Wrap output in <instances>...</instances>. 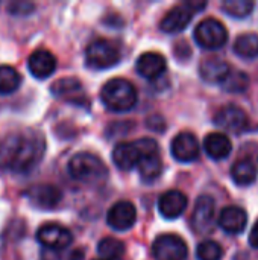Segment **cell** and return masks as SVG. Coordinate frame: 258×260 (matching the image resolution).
Returning a JSON list of instances; mask_svg holds the SVG:
<instances>
[{"mask_svg":"<svg viewBox=\"0 0 258 260\" xmlns=\"http://www.w3.org/2000/svg\"><path fill=\"white\" fill-rule=\"evenodd\" d=\"M44 139L35 131H18L0 140V168L15 174L32 171L43 158Z\"/></svg>","mask_w":258,"mask_h":260,"instance_id":"cell-1","label":"cell"},{"mask_svg":"<svg viewBox=\"0 0 258 260\" xmlns=\"http://www.w3.org/2000/svg\"><path fill=\"white\" fill-rule=\"evenodd\" d=\"M70 175L85 184H102L108 178L106 165L91 152H79L68 161Z\"/></svg>","mask_w":258,"mask_h":260,"instance_id":"cell-2","label":"cell"},{"mask_svg":"<svg viewBox=\"0 0 258 260\" xmlns=\"http://www.w3.org/2000/svg\"><path fill=\"white\" fill-rule=\"evenodd\" d=\"M100 99L108 110L116 113H123L135 107L137 90L128 79L114 78L102 87Z\"/></svg>","mask_w":258,"mask_h":260,"instance_id":"cell-3","label":"cell"},{"mask_svg":"<svg viewBox=\"0 0 258 260\" xmlns=\"http://www.w3.org/2000/svg\"><path fill=\"white\" fill-rule=\"evenodd\" d=\"M195 40L201 47L216 50L225 46L228 40V30L222 21L216 18H205L196 26Z\"/></svg>","mask_w":258,"mask_h":260,"instance_id":"cell-4","label":"cell"},{"mask_svg":"<svg viewBox=\"0 0 258 260\" xmlns=\"http://www.w3.org/2000/svg\"><path fill=\"white\" fill-rule=\"evenodd\" d=\"M85 59L88 67L103 70L116 66L120 59L119 49L108 40H94L85 50Z\"/></svg>","mask_w":258,"mask_h":260,"instance_id":"cell-5","label":"cell"},{"mask_svg":"<svg viewBox=\"0 0 258 260\" xmlns=\"http://www.w3.org/2000/svg\"><path fill=\"white\" fill-rule=\"evenodd\" d=\"M152 251L157 260H186L189 248L181 236L166 233L155 239Z\"/></svg>","mask_w":258,"mask_h":260,"instance_id":"cell-6","label":"cell"},{"mask_svg":"<svg viewBox=\"0 0 258 260\" xmlns=\"http://www.w3.org/2000/svg\"><path fill=\"white\" fill-rule=\"evenodd\" d=\"M143 148V157L138 163L140 177L144 181H154L163 171V161L158 152V145L154 139H140Z\"/></svg>","mask_w":258,"mask_h":260,"instance_id":"cell-7","label":"cell"},{"mask_svg":"<svg viewBox=\"0 0 258 260\" xmlns=\"http://www.w3.org/2000/svg\"><path fill=\"white\" fill-rule=\"evenodd\" d=\"M36 239L43 247L56 251V250L67 248L71 244L73 236L68 232V229L62 227L59 224H55V222H49L38 229Z\"/></svg>","mask_w":258,"mask_h":260,"instance_id":"cell-8","label":"cell"},{"mask_svg":"<svg viewBox=\"0 0 258 260\" xmlns=\"http://www.w3.org/2000/svg\"><path fill=\"white\" fill-rule=\"evenodd\" d=\"M214 123L227 131L242 133L248 128L249 119L243 108H240L239 105H234V104H228L216 113Z\"/></svg>","mask_w":258,"mask_h":260,"instance_id":"cell-9","label":"cell"},{"mask_svg":"<svg viewBox=\"0 0 258 260\" xmlns=\"http://www.w3.org/2000/svg\"><path fill=\"white\" fill-rule=\"evenodd\" d=\"M143 157V148L140 140L119 143L113 151V161L120 171H131L138 166Z\"/></svg>","mask_w":258,"mask_h":260,"instance_id":"cell-10","label":"cell"},{"mask_svg":"<svg viewBox=\"0 0 258 260\" xmlns=\"http://www.w3.org/2000/svg\"><path fill=\"white\" fill-rule=\"evenodd\" d=\"M216 213V203L211 197L202 195L198 198L192 216V225L198 233H207L213 229Z\"/></svg>","mask_w":258,"mask_h":260,"instance_id":"cell-11","label":"cell"},{"mask_svg":"<svg viewBox=\"0 0 258 260\" xmlns=\"http://www.w3.org/2000/svg\"><path fill=\"white\" fill-rule=\"evenodd\" d=\"M52 94L76 105H87V94L76 78H62L52 84Z\"/></svg>","mask_w":258,"mask_h":260,"instance_id":"cell-12","label":"cell"},{"mask_svg":"<svg viewBox=\"0 0 258 260\" xmlns=\"http://www.w3.org/2000/svg\"><path fill=\"white\" fill-rule=\"evenodd\" d=\"M108 225L117 232L129 230L137 219V210L131 201H119L108 212Z\"/></svg>","mask_w":258,"mask_h":260,"instance_id":"cell-13","label":"cell"},{"mask_svg":"<svg viewBox=\"0 0 258 260\" xmlns=\"http://www.w3.org/2000/svg\"><path fill=\"white\" fill-rule=\"evenodd\" d=\"M172 155L181 163L195 161L199 155V142L192 133H179L170 145Z\"/></svg>","mask_w":258,"mask_h":260,"instance_id":"cell-14","label":"cell"},{"mask_svg":"<svg viewBox=\"0 0 258 260\" xmlns=\"http://www.w3.org/2000/svg\"><path fill=\"white\" fill-rule=\"evenodd\" d=\"M26 197L33 206L40 209H53L59 204L62 193L53 184H36L26 192Z\"/></svg>","mask_w":258,"mask_h":260,"instance_id":"cell-15","label":"cell"},{"mask_svg":"<svg viewBox=\"0 0 258 260\" xmlns=\"http://www.w3.org/2000/svg\"><path fill=\"white\" fill-rule=\"evenodd\" d=\"M192 17H193V11L186 3L176 5L163 17L160 26L167 34H176V32L184 30L189 26V23L192 21Z\"/></svg>","mask_w":258,"mask_h":260,"instance_id":"cell-16","label":"cell"},{"mask_svg":"<svg viewBox=\"0 0 258 260\" xmlns=\"http://www.w3.org/2000/svg\"><path fill=\"white\" fill-rule=\"evenodd\" d=\"M219 227L228 235H240L248 224V215L243 209L236 206L225 207L217 219Z\"/></svg>","mask_w":258,"mask_h":260,"instance_id":"cell-17","label":"cell"},{"mask_svg":"<svg viewBox=\"0 0 258 260\" xmlns=\"http://www.w3.org/2000/svg\"><path fill=\"white\" fill-rule=\"evenodd\" d=\"M187 207V197L181 190H169L158 201V210L166 219L179 218Z\"/></svg>","mask_w":258,"mask_h":260,"instance_id":"cell-18","label":"cell"},{"mask_svg":"<svg viewBox=\"0 0 258 260\" xmlns=\"http://www.w3.org/2000/svg\"><path fill=\"white\" fill-rule=\"evenodd\" d=\"M201 76L210 84H224L231 73V67L225 59L220 58H207L201 62L199 67Z\"/></svg>","mask_w":258,"mask_h":260,"instance_id":"cell-19","label":"cell"},{"mask_svg":"<svg viewBox=\"0 0 258 260\" xmlns=\"http://www.w3.org/2000/svg\"><path fill=\"white\" fill-rule=\"evenodd\" d=\"M27 67H29V72L35 78L44 79V78H49L55 72V69H56V58L49 50L38 49V50H35L29 56Z\"/></svg>","mask_w":258,"mask_h":260,"instance_id":"cell-20","label":"cell"},{"mask_svg":"<svg viewBox=\"0 0 258 260\" xmlns=\"http://www.w3.org/2000/svg\"><path fill=\"white\" fill-rule=\"evenodd\" d=\"M166 70V58L157 52H146L137 59V72L148 79L160 78Z\"/></svg>","mask_w":258,"mask_h":260,"instance_id":"cell-21","label":"cell"},{"mask_svg":"<svg viewBox=\"0 0 258 260\" xmlns=\"http://www.w3.org/2000/svg\"><path fill=\"white\" fill-rule=\"evenodd\" d=\"M204 148H205V152L213 160H222V158H227L231 154L233 145H231V140H230V137L227 134L211 133V134H208L205 137Z\"/></svg>","mask_w":258,"mask_h":260,"instance_id":"cell-22","label":"cell"},{"mask_svg":"<svg viewBox=\"0 0 258 260\" xmlns=\"http://www.w3.org/2000/svg\"><path fill=\"white\" fill-rule=\"evenodd\" d=\"M257 166L248 158L236 161L231 168V177L239 186H251L257 180Z\"/></svg>","mask_w":258,"mask_h":260,"instance_id":"cell-23","label":"cell"},{"mask_svg":"<svg viewBox=\"0 0 258 260\" xmlns=\"http://www.w3.org/2000/svg\"><path fill=\"white\" fill-rule=\"evenodd\" d=\"M234 52L246 59H254L258 56V35L257 34H243L234 41Z\"/></svg>","mask_w":258,"mask_h":260,"instance_id":"cell-24","label":"cell"},{"mask_svg":"<svg viewBox=\"0 0 258 260\" xmlns=\"http://www.w3.org/2000/svg\"><path fill=\"white\" fill-rule=\"evenodd\" d=\"M125 251L123 242L114 238H103L97 245V253L102 260H120Z\"/></svg>","mask_w":258,"mask_h":260,"instance_id":"cell-25","label":"cell"},{"mask_svg":"<svg viewBox=\"0 0 258 260\" xmlns=\"http://www.w3.org/2000/svg\"><path fill=\"white\" fill-rule=\"evenodd\" d=\"M20 75L11 66H0V94H9L20 85Z\"/></svg>","mask_w":258,"mask_h":260,"instance_id":"cell-26","label":"cell"},{"mask_svg":"<svg viewBox=\"0 0 258 260\" xmlns=\"http://www.w3.org/2000/svg\"><path fill=\"white\" fill-rule=\"evenodd\" d=\"M222 9L231 17L245 18L252 12L254 3L251 0H225L222 3Z\"/></svg>","mask_w":258,"mask_h":260,"instance_id":"cell-27","label":"cell"},{"mask_svg":"<svg viewBox=\"0 0 258 260\" xmlns=\"http://www.w3.org/2000/svg\"><path fill=\"white\" fill-rule=\"evenodd\" d=\"M196 256L199 260H220L224 250L216 241H204L198 245Z\"/></svg>","mask_w":258,"mask_h":260,"instance_id":"cell-28","label":"cell"},{"mask_svg":"<svg viewBox=\"0 0 258 260\" xmlns=\"http://www.w3.org/2000/svg\"><path fill=\"white\" fill-rule=\"evenodd\" d=\"M249 85V78L246 73L240 72V70H236V72H231L230 76L227 78V81L224 82V88L230 93H240V91H245Z\"/></svg>","mask_w":258,"mask_h":260,"instance_id":"cell-29","label":"cell"},{"mask_svg":"<svg viewBox=\"0 0 258 260\" xmlns=\"http://www.w3.org/2000/svg\"><path fill=\"white\" fill-rule=\"evenodd\" d=\"M33 5L29 2H12L8 5V9L11 14L14 15H24V14H30L33 11Z\"/></svg>","mask_w":258,"mask_h":260,"instance_id":"cell-30","label":"cell"},{"mask_svg":"<svg viewBox=\"0 0 258 260\" xmlns=\"http://www.w3.org/2000/svg\"><path fill=\"white\" fill-rule=\"evenodd\" d=\"M249 244L254 247V248H258V221L254 224L251 233H249Z\"/></svg>","mask_w":258,"mask_h":260,"instance_id":"cell-31","label":"cell"},{"mask_svg":"<svg viewBox=\"0 0 258 260\" xmlns=\"http://www.w3.org/2000/svg\"><path fill=\"white\" fill-rule=\"evenodd\" d=\"M97 260H102V259H97Z\"/></svg>","mask_w":258,"mask_h":260,"instance_id":"cell-32","label":"cell"}]
</instances>
